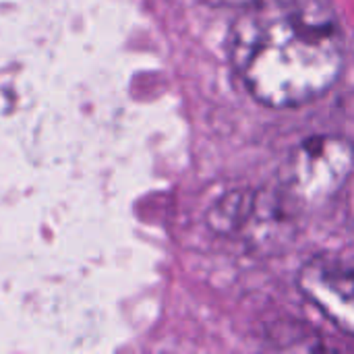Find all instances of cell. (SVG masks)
<instances>
[{
	"instance_id": "cell-1",
	"label": "cell",
	"mask_w": 354,
	"mask_h": 354,
	"mask_svg": "<svg viewBox=\"0 0 354 354\" xmlns=\"http://www.w3.org/2000/svg\"><path fill=\"white\" fill-rule=\"evenodd\" d=\"M228 44L245 89L272 108L319 100L346 62L334 0H255L236 17Z\"/></svg>"
},
{
	"instance_id": "cell-2",
	"label": "cell",
	"mask_w": 354,
	"mask_h": 354,
	"mask_svg": "<svg viewBox=\"0 0 354 354\" xmlns=\"http://www.w3.org/2000/svg\"><path fill=\"white\" fill-rule=\"evenodd\" d=\"M354 172V145L340 135H313L301 141L282 170V189L290 205H324L334 199Z\"/></svg>"
},
{
	"instance_id": "cell-3",
	"label": "cell",
	"mask_w": 354,
	"mask_h": 354,
	"mask_svg": "<svg viewBox=\"0 0 354 354\" xmlns=\"http://www.w3.org/2000/svg\"><path fill=\"white\" fill-rule=\"evenodd\" d=\"M297 284L309 303L354 338V255H313L301 266Z\"/></svg>"
}]
</instances>
